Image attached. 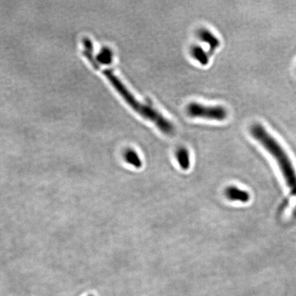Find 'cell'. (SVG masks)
<instances>
[{
    "mask_svg": "<svg viewBox=\"0 0 296 296\" xmlns=\"http://www.w3.org/2000/svg\"><path fill=\"white\" fill-rule=\"evenodd\" d=\"M225 195L227 198L231 201H237L242 203L248 202L250 196L248 192L231 186L225 189Z\"/></svg>",
    "mask_w": 296,
    "mask_h": 296,
    "instance_id": "277c9868",
    "label": "cell"
},
{
    "mask_svg": "<svg viewBox=\"0 0 296 296\" xmlns=\"http://www.w3.org/2000/svg\"><path fill=\"white\" fill-rule=\"evenodd\" d=\"M187 113L194 118L223 121L228 117V112L222 106H204L199 103L192 102L187 106Z\"/></svg>",
    "mask_w": 296,
    "mask_h": 296,
    "instance_id": "3957f363",
    "label": "cell"
},
{
    "mask_svg": "<svg viewBox=\"0 0 296 296\" xmlns=\"http://www.w3.org/2000/svg\"><path fill=\"white\" fill-rule=\"evenodd\" d=\"M177 160L180 168L187 171L190 168V155L188 149L185 148H180L176 151Z\"/></svg>",
    "mask_w": 296,
    "mask_h": 296,
    "instance_id": "52a82bcc",
    "label": "cell"
},
{
    "mask_svg": "<svg viewBox=\"0 0 296 296\" xmlns=\"http://www.w3.org/2000/svg\"><path fill=\"white\" fill-rule=\"evenodd\" d=\"M113 54L111 49L109 48H104L98 54L97 61L101 64L109 65L113 61Z\"/></svg>",
    "mask_w": 296,
    "mask_h": 296,
    "instance_id": "30bf717a",
    "label": "cell"
},
{
    "mask_svg": "<svg viewBox=\"0 0 296 296\" xmlns=\"http://www.w3.org/2000/svg\"><path fill=\"white\" fill-rule=\"evenodd\" d=\"M250 134L276 160L291 193L296 195V172L292 161L276 139L260 123L253 124Z\"/></svg>",
    "mask_w": 296,
    "mask_h": 296,
    "instance_id": "6da1fadb",
    "label": "cell"
},
{
    "mask_svg": "<svg viewBox=\"0 0 296 296\" xmlns=\"http://www.w3.org/2000/svg\"><path fill=\"white\" fill-rule=\"evenodd\" d=\"M199 39L209 46L211 53L215 51L220 46V41L211 31L207 29H201L198 32Z\"/></svg>",
    "mask_w": 296,
    "mask_h": 296,
    "instance_id": "5b68a950",
    "label": "cell"
},
{
    "mask_svg": "<svg viewBox=\"0 0 296 296\" xmlns=\"http://www.w3.org/2000/svg\"><path fill=\"white\" fill-rule=\"evenodd\" d=\"M83 44L84 46V50L83 51L84 56L87 58L88 61L90 62L91 64L93 65L94 68L99 70V63H98L97 59L93 55L94 46H93L92 42H91L90 39L85 38L83 40Z\"/></svg>",
    "mask_w": 296,
    "mask_h": 296,
    "instance_id": "8992f818",
    "label": "cell"
},
{
    "mask_svg": "<svg viewBox=\"0 0 296 296\" xmlns=\"http://www.w3.org/2000/svg\"><path fill=\"white\" fill-rule=\"evenodd\" d=\"M94 296L90 295V296Z\"/></svg>",
    "mask_w": 296,
    "mask_h": 296,
    "instance_id": "8fae6325",
    "label": "cell"
},
{
    "mask_svg": "<svg viewBox=\"0 0 296 296\" xmlns=\"http://www.w3.org/2000/svg\"><path fill=\"white\" fill-rule=\"evenodd\" d=\"M103 74L111 82L115 90L118 91L119 94L123 98L127 104L134 111L139 113L141 116L144 117L146 120L154 123L157 128L165 135H171L174 132V126L172 124L171 122L164 118L159 112L155 110L154 108H151L148 105L142 104L138 99H136L135 96L129 91L128 89L125 87L124 84L122 83V81L113 74L111 70L106 69L103 71Z\"/></svg>",
    "mask_w": 296,
    "mask_h": 296,
    "instance_id": "7a4b0ae2",
    "label": "cell"
},
{
    "mask_svg": "<svg viewBox=\"0 0 296 296\" xmlns=\"http://www.w3.org/2000/svg\"><path fill=\"white\" fill-rule=\"evenodd\" d=\"M124 159L128 164L132 165L134 168L137 169L142 168L143 163L142 159H141L138 153L133 150V149H130L125 151Z\"/></svg>",
    "mask_w": 296,
    "mask_h": 296,
    "instance_id": "9c48e42d",
    "label": "cell"
},
{
    "mask_svg": "<svg viewBox=\"0 0 296 296\" xmlns=\"http://www.w3.org/2000/svg\"><path fill=\"white\" fill-rule=\"evenodd\" d=\"M191 54L199 64L206 66L209 63V56L200 46H194L191 49Z\"/></svg>",
    "mask_w": 296,
    "mask_h": 296,
    "instance_id": "ba28073f",
    "label": "cell"
}]
</instances>
